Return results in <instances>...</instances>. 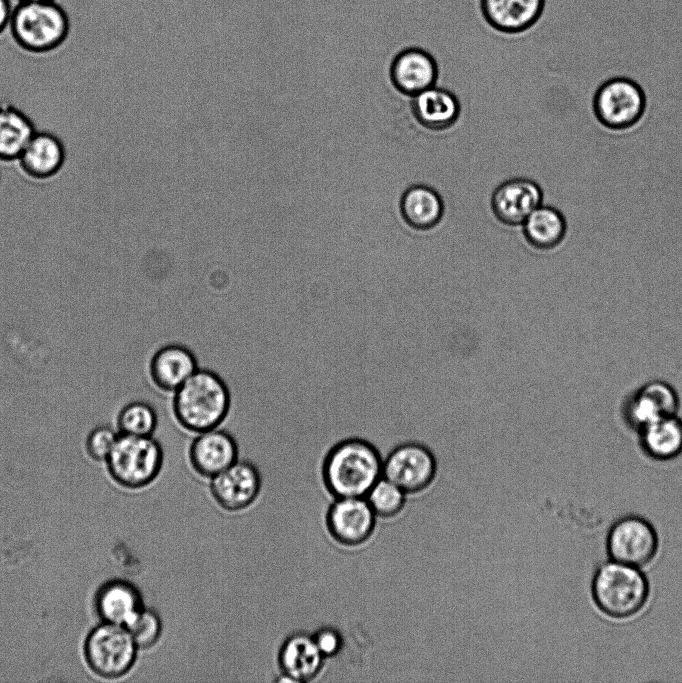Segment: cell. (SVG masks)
Here are the masks:
<instances>
[{
	"instance_id": "6da1fadb",
	"label": "cell",
	"mask_w": 682,
	"mask_h": 683,
	"mask_svg": "<svg viewBox=\"0 0 682 683\" xmlns=\"http://www.w3.org/2000/svg\"><path fill=\"white\" fill-rule=\"evenodd\" d=\"M383 460L368 440L342 439L323 458V484L334 498L365 497L383 475Z\"/></svg>"
},
{
	"instance_id": "7a4b0ae2",
	"label": "cell",
	"mask_w": 682,
	"mask_h": 683,
	"mask_svg": "<svg viewBox=\"0 0 682 683\" xmlns=\"http://www.w3.org/2000/svg\"><path fill=\"white\" fill-rule=\"evenodd\" d=\"M231 393L216 372L198 368L172 393L171 409L177 424L198 434L218 428L231 409Z\"/></svg>"
},
{
	"instance_id": "3957f363",
	"label": "cell",
	"mask_w": 682,
	"mask_h": 683,
	"mask_svg": "<svg viewBox=\"0 0 682 683\" xmlns=\"http://www.w3.org/2000/svg\"><path fill=\"white\" fill-rule=\"evenodd\" d=\"M649 583L640 568L611 560L595 571L591 592L606 616L625 619L636 615L649 597Z\"/></svg>"
},
{
	"instance_id": "277c9868",
	"label": "cell",
	"mask_w": 682,
	"mask_h": 683,
	"mask_svg": "<svg viewBox=\"0 0 682 683\" xmlns=\"http://www.w3.org/2000/svg\"><path fill=\"white\" fill-rule=\"evenodd\" d=\"M16 44L35 54L57 49L66 40L70 21L62 6L55 1L19 2L9 23Z\"/></svg>"
},
{
	"instance_id": "5b68a950",
	"label": "cell",
	"mask_w": 682,
	"mask_h": 683,
	"mask_svg": "<svg viewBox=\"0 0 682 683\" xmlns=\"http://www.w3.org/2000/svg\"><path fill=\"white\" fill-rule=\"evenodd\" d=\"M106 461L118 484L140 489L150 485L160 474L164 451L153 436L119 434Z\"/></svg>"
},
{
	"instance_id": "8992f818",
	"label": "cell",
	"mask_w": 682,
	"mask_h": 683,
	"mask_svg": "<svg viewBox=\"0 0 682 683\" xmlns=\"http://www.w3.org/2000/svg\"><path fill=\"white\" fill-rule=\"evenodd\" d=\"M138 647L128 629L103 622L88 634L84 653L89 667L99 676L118 678L134 666Z\"/></svg>"
},
{
	"instance_id": "52a82bcc",
	"label": "cell",
	"mask_w": 682,
	"mask_h": 683,
	"mask_svg": "<svg viewBox=\"0 0 682 683\" xmlns=\"http://www.w3.org/2000/svg\"><path fill=\"white\" fill-rule=\"evenodd\" d=\"M646 108L642 88L633 80L616 77L597 89L593 110L597 120L611 130H625L636 125Z\"/></svg>"
},
{
	"instance_id": "ba28073f",
	"label": "cell",
	"mask_w": 682,
	"mask_h": 683,
	"mask_svg": "<svg viewBox=\"0 0 682 683\" xmlns=\"http://www.w3.org/2000/svg\"><path fill=\"white\" fill-rule=\"evenodd\" d=\"M658 535L643 517L627 515L610 527L606 549L611 560L641 568L650 563L658 551Z\"/></svg>"
},
{
	"instance_id": "9c48e42d",
	"label": "cell",
	"mask_w": 682,
	"mask_h": 683,
	"mask_svg": "<svg viewBox=\"0 0 682 683\" xmlns=\"http://www.w3.org/2000/svg\"><path fill=\"white\" fill-rule=\"evenodd\" d=\"M436 467V459L428 447L419 442H404L383 460V475L405 493L417 492L432 482Z\"/></svg>"
},
{
	"instance_id": "30bf717a",
	"label": "cell",
	"mask_w": 682,
	"mask_h": 683,
	"mask_svg": "<svg viewBox=\"0 0 682 683\" xmlns=\"http://www.w3.org/2000/svg\"><path fill=\"white\" fill-rule=\"evenodd\" d=\"M209 488L218 506L228 512H239L257 500L262 488V477L255 464L238 459L210 479Z\"/></svg>"
},
{
	"instance_id": "8fae6325",
	"label": "cell",
	"mask_w": 682,
	"mask_h": 683,
	"mask_svg": "<svg viewBox=\"0 0 682 683\" xmlns=\"http://www.w3.org/2000/svg\"><path fill=\"white\" fill-rule=\"evenodd\" d=\"M375 515L364 497L335 498L327 510L325 523L328 533L336 542L355 546L371 535Z\"/></svg>"
},
{
	"instance_id": "7c38bea8",
	"label": "cell",
	"mask_w": 682,
	"mask_h": 683,
	"mask_svg": "<svg viewBox=\"0 0 682 683\" xmlns=\"http://www.w3.org/2000/svg\"><path fill=\"white\" fill-rule=\"evenodd\" d=\"M187 454L193 471L212 479L239 459V447L230 432L218 427L195 434Z\"/></svg>"
},
{
	"instance_id": "4fadbf2b",
	"label": "cell",
	"mask_w": 682,
	"mask_h": 683,
	"mask_svg": "<svg viewBox=\"0 0 682 683\" xmlns=\"http://www.w3.org/2000/svg\"><path fill=\"white\" fill-rule=\"evenodd\" d=\"M438 74V64L433 55L415 46L400 50L392 59L389 69L395 89L410 97L434 87Z\"/></svg>"
},
{
	"instance_id": "5bb4252c",
	"label": "cell",
	"mask_w": 682,
	"mask_h": 683,
	"mask_svg": "<svg viewBox=\"0 0 682 683\" xmlns=\"http://www.w3.org/2000/svg\"><path fill=\"white\" fill-rule=\"evenodd\" d=\"M546 0H479L483 20L494 31L520 35L532 29L543 15Z\"/></svg>"
},
{
	"instance_id": "9a60e30c",
	"label": "cell",
	"mask_w": 682,
	"mask_h": 683,
	"mask_svg": "<svg viewBox=\"0 0 682 683\" xmlns=\"http://www.w3.org/2000/svg\"><path fill=\"white\" fill-rule=\"evenodd\" d=\"M678 408L676 390L665 381L652 380L627 399L624 415L627 423L639 431L661 417L675 415Z\"/></svg>"
},
{
	"instance_id": "2e32d148",
	"label": "cell",
	"mask_w": 682,
	"mask_h": 683,
	"mask_svg": "<svg viewBox=\"0 0 682 683\" xmlns=\"http://www.w3.org/2000/svg\"><path fill=\"white\" fill-rule=\"evenodd\" d=\"M540 186L526 178H514L500 184L491 197V208L499 222L507 226L522 225L542 204Z\"/></svg>"
},
{
	"instance_id": "e0dca14e",
	"label": "cell",
	"mask_w": 682,
	"mask_h": 683,
	"mask_svg": "<svg viewBox=\"0 0 682 683\" xmlns=\"http://www.w3.org/2000/svg\"><path fill=\"white\" fill-rule=\"evenodd\" d=\"M277 661L281 672L278 681L306 683L321 673L325 657L317 648L311 634L296 632L283 641Z\"/></svg>"
},
{
	"instance_id": "ac0fdd59",
	"label": "cell",
	"mask_w": 682,
	"mask_h": 683,
	"mask_svg": "<svg viewBox=\"0 0 682 683\" xmlns=\"http://www.w3.org/2000/svg\"><path fill=\"white\" fill-rule=\"evenodd\" d=\"M66 161L62 140L47 131H36L19 158L22 173L33 180H48L56 176Z\"/></svg>"
},
{
	"instance_id": "d6986e66",
	"label": "cell",
	"mask_w": 682,
	"mask_h": 683,
	"mask_svg": "<svg viewBox=\"0 0 682 683\" xmlns=\"http://www.w3.org/2000/svg\"><path fill=\"white\" fill-rule=\"evenodd\" d=\"M198 362L193 351L178 343L160 347L149 362V375L156 388L173 393L197 369Z\"/></svg>"
},
{
	"instance_id": "ffe728a7",
	"label": "cell",
	"mask_w": 682,
	"mask_h": 683,
	"mask_svg": "<svg viewBox=\"0 0 682 683\" xmlns=\"http://www.w3.org/2000/svg\"><path fill=\"white\" fill-rule=\"evenodd\" d=\"M143 608L140 591L125 580L108 581L96 595L97 613L106 623L126 627Z\"/></svg>"
},
{
	"instance_id": "44dd1931",
	"label": "cell",
	"mask_w": 682,
	"mask_h": 683,
	"mask_svg": "<svg viewBox=\"0 0 682 683\" xmlns=\"http://www.w3.org/2000/svg\"><path fill=\"white\" fill-rule=\"evenodd\" d=\"M411 109L421 126L431 131H444L457 122L461 107L451 91L431 87L413 97Z\"/></svg>"
},
{
	"instance_id": "7402d4cb",
	"label": "cell",
	"mask_w": 682,
	"mask_h": 683,
	"mask_svg": "<svg viewBox=\"0 0 682 683\" xmlns=\"http://www.w3.org/2000/svg\"><path fill=\"white\" fill-rule=\"evenodd\" d=\"M400 213L411 228L427 231L442 220L444 203L433 188L421 184L412 185L401 196Z\"/></svg>"
},
{
	"instance_id": "603a6c76",
	"label": "cell",
	"mask_w": 682,
	"mask_h": 683,
	"mask_svg": "<svg viewBox=\"0 0 682 683\" xmlns=\"http://www.w3.org/2000/svg\"><path fill=\"white\" fill-rule=\"evenodd\" d=\"M639 435L643 451L652 459L668 461L682 454V420L676 414L655 420Z\"/></svg>"
},
{
	"instance_id": "cb8c5ba5",
	"label": "cell",
	"mask_w": 682,
	"mask_h": 683,
	"mask_svg": "<svg viewBox=\"0 0 682 683\" xmlns=\"http://www.w3.org/2000/svg\"><path fill=\"white\" fill-rule=\"evenodd\" d=\"M36 131L25 112L7 102L0 103V161H17Z\"/></svg>"
},
{
	"instance_id": "d4e9b609",
	"label": "cell",
	"mask_w": 682,
	"mask_h": 683,
	"mask_svg": "<svg viewBox=\"0 0 682 683\" xmlns=\"http://www.w3.org/2000/svg\"><path fill=\"white\" fill-rule=\"evenodd\" d=\"M527 242L539 250L557 247L566 234V221L562 213L551 206L537 207L523 222Z\"/></svg>"
},
{
	"instance_id": "484cf974",
	"label": "cell",
	"mask_w": 682,
	"mask_h": 683,
	"mask_svg": "<svg viewBox=\"0 0 682 683\" xmlns=\"http://www.w3.org/2000/svg\"><path fill=\"white\" fill-rule=\"evenodd\" d=\"M117 424L120 434L153 436L158 427V414L148 402L132 401L119 412Z\"/></svg>"
},
{
	"instance_id": "4316f807",
	"label": "cell",
	"mask_w": 682,
	"mask_h": 683,
	"mask_svg": "<svg viewBox=\"0 0 682 683\" xmlns=\"http://www.w3.org/2000/svg\"><path fill=\"white\" fill-rule=\"evenodd\" d=\"M366 496L374 513L383 517L396 515L405 502V492L386 478H380Z\"/></svg>"
},
{
	"instance_id": "83f0119b",
	"label": "cell",
	"mask_w": 682,
	"mask_h": 683,
	"mask_svg": "<svg viewBox=\"0 0 682 683\" xmlns=\"http://www.w3.org/2000/svg\"><path fill=\"white\" fill-rule=\"evenodd\" d=\"M138 649L154 647L162 635L163 625L158 613L143 608L126 626Z\"/></svg>"
},
{
	"instance_id": "f1b7e54d",
	"label": "cell",
	"mask_w": 682,
	"mask_h": 683,
	"mask_svg": "<svg viewBox=\"0 0 682 683\" xmlns=\"http://www.w3.org/2000/svg\"><path fill=\"white\" fill-rule=\"evenodd\" d=\"M117 438L118 435L109 427L100 426L93 429L86 441L88 454L94 460H107Z\"/></svg>"
},
{
	"instance_id": "f546056e",
	"label": "cell",
	"mask_w": 682,
	"mask_h": 683,
	"mask_svg": "<svg viewBox=\"0 0 682 683\" xmlns=\"http://www.w3.org/2000/svg\"><path fill=\"white\" fill-rule=\"evenodd\" d=\"M312 637L325 659L335 656L341 650L342 637L334 628L322 627L312 634Z\"/></svg>"
},
{
	"instance_id": "4dcf8cb0",
	"label": "cell",
	"mask_w": 682,
	"mask_h": 683,
	"mask_svg": "<svg viewBox=\"0 0 682 683\" xmlns=\"http://www.w3.org/2000/svg\"><path fill=\"white\" fill-rule=\"evenodd\" d=\"M12 12L10 0H0V34L9 26Z\"/></svg>"
},
{
	"instance_id": "1f68e13d",
	"label": "cell",
	"mask_w": 682,
	"mask_h": 683,
	"mask_svg": "<svg viewBox=\"0 0 682 683\" xmlns=\"http://www.w3.org/2000/svg\"><path fill=\"white\" fill-rule=\"evenodd\" d=\"M55 0H19V2H49Z\"/></svg>"
}]
</instances>
